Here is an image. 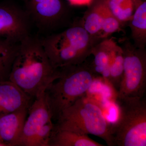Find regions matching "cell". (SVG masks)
Segmentation results:
<instances>
[{
  "instance_id": "6da1fadb",
  "label": "cell",
  "mask_w": 146,
  "mask_h": 146,
  "mask_svg": "<svg viewBox=\"0 0 146 146\" xmlns=\"http://www.w3.org/2000/svg\"><path fill=\"white\" fill-rule=\"evenodd\" d=\"M40 42L30 35L19 44L9 80L34 99L58 74Z\"/></svg>"
},
{
  "instance_id": "7a4b0ae2",
  "label": "cell",
  "mask_w": 146,
  "mask_h": 146,
  "mask_svg": "<svg viewBox=\"0 0 146 146\" xmlns=\"http://www.w3.org/2000/svg\"><path fill=\"white\" fill-rule=\"evenodd\" d=\"M91 35L81 24L73 22L65 30L40 39L51 63L55 69L83 63L94 47L104 39Z\"/></svg>"
},
{
  "instance_id": "3957f363",
  "label": "cell",
  "mask_w": 146,
  "mask_h": 146,
  "mask_svg": "<svg viewBox=\"0 0 146 146\" xmlns=\"http://www.w3.org/2000/svg\"><path fill=\"white\" fill-rule=\"evenodd\" d=\"M58 70L57 76L45 90L52 119L56 121L64 110L86 96L98 76L87 60Z\"/></svg>"
},
{
  "instance_id": "277c9868",
  "label": "cell",
  "mask_w": 146,
  "mask_h": 146,
  "mask_svg": "<svg viewBox=\"0 0 146 146\" xmlns=\"http://www.w3.org/2000/svg\"><path fill=\"white\" fill-rule=\"evenodd\" d=\"M56 121L54 130L92 134L104 140L108 145L112 146L111 124L105 117L99 106L85 96L64 110Z\"/></svg>"
},
{
  "instance_id": "5b68a950",
  "label": "cell",
  "mask_w": 146,
  "mask_h": 146,
  "mask_svg": "<svg viewBox=\"0 0 146 146\" xmlns=\"http://www.w3.org/2000/svg\"><path fill=\"white\" fill-rule=\"evenodd\" d=\"M116 100L118 118L110 127L112 146H146L145 97L125 98Z\"/></svg>"
},
{
  "instance_id": "8992f818",
  "label": "cell",
  "mask_w": 146,
  "mask_h": 146,
  "mask_svg": "<svg viewBox=\"0 0 146 146\" xmlns=\"http://www.w3.org/2000/svg\"><path fill=\"white\" fill-rule=\"evenodd\" d=\"M123 56V74L116 99L143 98L146 90V49L133 45L127 37L119 40Z\"/></svg>"
},
{
  "instance_id": "52a82bcc",
  "label": "cell",
  "mask_w": 146,
  "mask_h": 146,
  "mask_svg": "<svg viewBox=\"0 0 146 146\" xmlns=\"http://www.w3.org/2000/svg\"><path fill=\"white\" fill-rule=\"evenodd\" d=\"M25 9L39 32L50 33L70 26L72 13L63 0H24Z\"/></svg>"
},
{
  "instance_id": "ba28073f",
  "label": "cell",
  "mask_w": 146,
  "mask_h": 146,
  "mask_svg": "<svg viewBox=\"0 0 146 146\" xmlns=\"http://www.w3.org/2000/svg\"><path fill=\"white\" fill-rule=\"evenodd\" d=\"M32 24L25 8L10 2L0 3V37L20 43L31 35Z\"/></svg>"
},
{
  "instance_id": "9c48e42d",
  "label": "cell",
  "mask_w": 146,
  "mask_h": 146,
  "mask_svg": "<svg viewBox=\"0 0 146 146\" xmlns=\"http://www.w3.org/2000/svg\"><path fill=\"white\" fill-rule=\"evenodd\" d=\"M28 109L18 146H32L36 134L50 121L52 115L45 91L34 99Z\"/></svg>"
},
{
  "instance_id": "30bf717a",
  "label": "cell",
  "mask_w": 146,
  "mask_h": 146,
  "mask_svg": "<svg viewBox=\"0 0 146 146\" xmlns=\"http://www.w3.org/2000/svg\"><path fill=\"white\" fill-rule=\"evenodd\" d=\"M33 99L9 80L0 81V115L29 108Z\"/></svg>"
},
{
  "instance_id": "8fae6325",
  "label": "cell",
  "mask_w": 146,
  "mask_h": 146,
  "mask_svg": "<svg viewBox=\"0 0 146 146\" xmlns=\"http://www.w3.org/2000/svg\"><path fill=\"white\" fill-rule=\"evenodd\" d=\"M29 108L0 115V139L8 146H18Z\"/></svg>"
},
{
  "instance_id": "7c38bea8",
  "label": "cell",
  "mask_w": 146,
  "mask_h": 146,
  "mask_svg": "<svg viewBox=\"0 0 146 146\" xmlns=\"http://www.w3.org/2000/svg\"><path fill=\"white\" fill-rule=\"evenodd\" d=\"M117 43L113 37L106 38L96 45L91 52L94 56L91 64L94 72L101 76L105 81L109 77L110 64Z\"/></svg>"
},
{
  "instance_id": "4fadbf2b",
  "label": "cell",
  "mask_w": 146,
  "mask_h": 146,
  "mask_svg": "<svg viewBox=\"0 0 146 146\" xmlns=\"http://www.w3.org/2000/svg\"><path fill=\"white\" fill-rule=\"evenodd\" d=\"M106 5L105 0H93L88 5L82 20L80 22L85 30L92 36L103 38L102 26Z\"/></svg>"
},
{
  "instance_id": "5bb4252c",
  "label": "cell",
  "mask_w": 146,
  "mask_h": 146,
  "mask_svg": "<svg viewBox=\"0 0 146 146\" xmlns=\"http://www.w3.org/2000/svg\"><path fill=\"white\" fill-rule=\"evenodd\" d=\"M133 45L139 48L146 47V1L143 0L128 23Z\"/></svg>"
},
{
  "instance_id": "9a60e30c",
  "label": "cell",
  "mask_w": 146,
  "mask_h": 146,
  "mask_svg": "<svg viewBox=\"0 0 146 146\" xmlns=\"http://www.w3.org/2000/svg\"><path fill=\"white\" fill-rule=\"evenodd\" d=\"M87 135L67 130H54L49 146H104Z\"/></svg>"
},
{
  "instance_id": "2e32d148",
  "label": "cell",
  "mask_w": 146,
  "mask_h": 146,
  "mask_svg": "<svg viewBox=\"0 0 146 146\" xmlns=\"http://www.w3.org/2000/svg\"><path fill=\"white\" fill-rule=\"evenodd\" d=\"M20 43L0 37V81L8 80Z\"/></svg>"
},
{
  "instance_id": "e0dca14e",
  "label": "cell",
  "mask_w": 146,
  "mask_h": 146,
  "mask_svg": "<svg viewBox=\"0 0 146 146\" xmlns=\"http://www.w3.org/2000/svg\"><path fill=\"white\" fill-rule=\"evenodd\" d=\"M108 8L124 27L143 0H105Z\"/></svg>"
},
{
  "instance_id": "ac0fdd59",
  "label": "cell",
  "mask_w": 146,
  "mask_h": 146,
  "mask_svg": "<svg viewBox=\"0 0 146 146\" xmlns=\"http://www.w3.org/2000/svg\"><path fill=\"white\" fill-rule=\"evenodd\" d=\"M123 56L122 49L117 43L115 45L109 67L107 82L118 92L123 74Z\"/></svg>"
},
{
  "instance_id": "d6986e66",
  "label": "cell",
  "mask_w": 146,
  "mask_h": 146,
  "mask_svg": "<svg viewBox=\"0 0 146 146\" xmlns=\"http://www.w3.org/2000/svg\"><path fill=\"white\" fill-rule=\"evenodd\" d=\"M123 27L120 21L110 10L106 3L102 23V37L105 39L115 33L123 32Z\"/></svg>"
},
{
  "instance_id": "ffe728a7",
  "label": "cell",
  "mask_w": 146,
  "mask_h": 146,
  "mask_svg": "<svg viewBox=\"0 0 146 146\" xmlns=\"http://www.w3.org/2000/svg\"><path fill=\"white\" fill-rule=\"evenodd\" d=\"M54 127L52 121L47 123L36 134L32 146H49Z\"/></svg>"
},
{
  "instance_id": "44dd1931",
  "label": "cell",
  "mask_w": 146,
  "mask_h": 146,
  "mask_svg": "<svg viewBox=\"0 0 146 146\" xmlns=\"http://www.w3.org/2000/svg\"><path fill=\"white\" fill-rule=\"evenodd\" d=\"M72 5L81 6L89 5L93 0H67Z\"/></svg>"
},
{
  "instance_id": "7402d4cb",
  "label": "cell",
  "mask_w": 146,
  "mask_h": 146,
  "mask_svg": "<svg viewBox=\"0 0 146 146\" xmlns=\"http://www.w3.org/2000/svg\"><path fill=\"white\" fill-rule=\"evenodd\" d=\"M0 146H8L6 144L4 143L0 139Z\"/></svg>"
}]
</instances>
